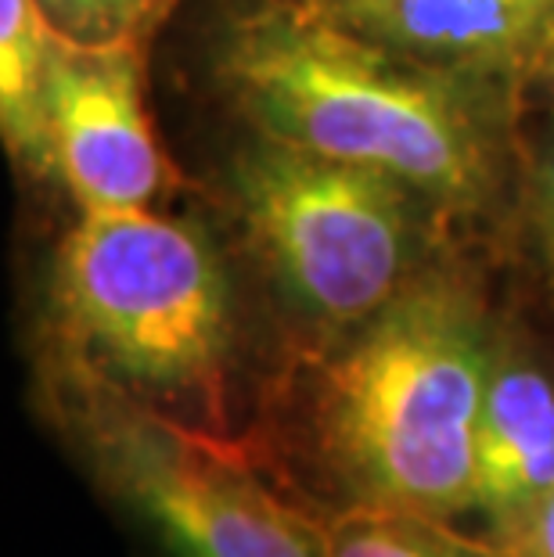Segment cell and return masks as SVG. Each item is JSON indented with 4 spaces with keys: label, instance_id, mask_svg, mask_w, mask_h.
Returning <instances> with one entry per match:
<instances>
[{
    "label": "cell",
    "instance_id": "6da1fadb",
    "mask_svg": "<svg viewBox=\"0 0 554 557\" xmlns=\"http://www.w3.org/2000/svg\"><path fill=\"white\" fill-rule=\"evenodd\" d=\"M497 338L457 284H404L317 363L306 438L313 515L393 511L461 525Z\"/></svg>",
    "mask_w": 554,
    "mask_h": 557
},
{
    "label": "cell",
    "instance_id": "7a4b0ae2",
    "mask_svg": "<svg viewBox=\"0 0 554 557\" xmlns=\"http://www.w3.org/2000/svg\"><path fill=\"white\" fill-rule=\"evenodd\" d=\"M51 327L69 385L184 429L223 424L234 306L213 248L148 209H84L54 263Z\"/></svg>",
    "mask_w": 554,
    "mask_h": 557
},
{
    "label": "cell",
    "instance_id": "3957f363",
    "mask_svg": "<svg viewBox=\"0 0 554 557\" xmlns=\"http://www.w3.org/2000/svg\"><path fill=\"white\" fill-rule=\"evenodd\" d=\"M223 79L267 137L357 162L451 201L490 181L487 134L451 79L389 58L310 11L245 18Z\"/></svg>",
    "mask_w": 554,
    "mask_h": 557
},
{
    "label": "cell",
    "instance_id": "277c9868",
    "mask_svg": "<svg viewBox=\"0 0 554 557\" xmlns=\"http://www.w3.org/2000/svg\"><path fill=\"white\" fill-rule=\"evenodd\" d=\"M69 432L112 504L170 557H324L310 507L278 493L220 438L104 388L69 385Z\"/></svg>",
    "mask_w": 554,
    "mask_h": 557
},
{
    "label": "cell",
    "instance_id": "5b68a950",
    "mask_svg": "<svg viewBox=\"0 0 554 557\" xmlns=\"http://www.w3.org/2000/svg\"><path fill=\"white\" fill-rule=\"evenodd\" d=\"M407 187L274 137L234 162L242 212L281 288L332 335H349L404 292Z\"/></svg>",
    "mask_w": 554,
    "mask_h": 557
},
{
    "label": "cell",
    "instance_id": "8992f818",
    "mask_svg": "<svg viewBox=\"0 0 554 557\" xmlns=\"http://www.w3.org/2000/svg\"><path fill=\"white\" fill-rule=\"evenodd\" d=\"M47 151L84 209H145L162 184L134 58L123 47H51Z\"/></svg>",
    "mask_w": 554,
    "mask_h": 557
},
{
    "label": "cell",
    "instance_id": "52a82bcc",
    "mask_svg": "<svg viewBox=\"0 0 554 557\" xmlns=\"http://www.w3.org/2000/svg\"><path fill=\"white\" fill-rule=\"evenodd\" d=\"M554 490V377L540 360L497 342L476 429L465 518L497 540Z\"/></svg>",
    "mask_w": 554,
    "mask_h": 557
},
{
    "label": "cell",
    "instance_id": "ba28073f",
    "mask_svg": "<svg viewBox=\"0 0 554 557\" xmlns=\"http://www.w3.org/2000/svg\"><path fill=\"white\" fill-rule=\"evenodd\" d=\"M360 33L399 51L508 58L551 26L554 0H335Z\"/></svg>",
    "mask_w": 554,
    "mask_h": 557
},
{
    "label": "cell",
    "instance_id": "9c48e42d",
    "mask_svg": "<svg viewBox=\"0 0 554 557\" xmlns=\"http://www.w3.org/2000/svg\"><path fill=\"white\" fill-rule=\"evenodd\" d=\"M51 40L40 26L37 0H0V112L19 151L47 148L44 87Z\"/></svg>",
    "mask_w": 554,
    "mask_h": 557
},
{
    "label": "cell",
    "instance_id": "30bf717a",
    "mask_svg": "<svg viewBox=\"0 0 554 557\" xmlns=\"http://www.w3.org/2000/svg\"><path fill=\"white\" fill-rule=\"evenodd\" d=\"M324 557H501L490 540L451 521L393 511L317 515Z\"/></svg>",
    "mask_w": 554,
    "mask_h": 557
},
{
    "label": "cell",
    "instance_id": "8fae6325",
    "mask_svg": "<svg viewBox=\"0 0 554 557\" xmlns=\"http://www.w3.org/2000/svg\"><path fill=\"white\" fill-rule=\"evenodd\" d=\"M490 543L501 557H554V490L518 525Z\"/></svg>",
    "mask_w": 554,
    "mask_h": 557
},
{
    "label": "cell",
    "instance_id": "7c38bea8",
    "mask_svg": "<svg viewBox=\"0 0 554 557\" xmlns=\"http://www.w3.org/2000/svg\"><path fill=\"white\" fill-rule=\"evenodd\" d=\"M37 4L62 18L69 29H109L130 22L148 0H37Z\"/></svg>",
    "mask_w": 554,
    "mask_h": 557
},
{
    "label": "cell",
    "instance_id": "4fadbf2b",
    "mask_svg": "<svg viewBox=\"0 0 554 557\" xmlns=\"http://www.w3.org/2000/svg\"><path fill=\"white\" fill-rule=\"evenodd\" d=\"M544 242H547V256L554 263V162H551L547 184H544Z\"/></svg>",
    "mask_w": 554,
    "mask_h": 557
},
{
    "label": "cell",
    "instance_id": "5bb4252c",
    "mask_svg": "<svg viewBox=\"0 0 554 557\" xmlns=\"http://www.w3.org/2000/svg\"><path fill=\"white\" fill-rule=\"evenodd\" d=\"M547 69L554 76V18H551V37H547Z\"/></svg>",
    "mask_w": 554,
    "mask_h": 557
}]
</instances>
